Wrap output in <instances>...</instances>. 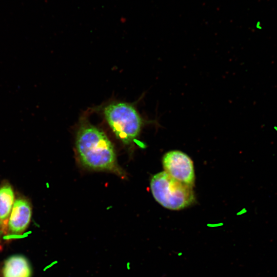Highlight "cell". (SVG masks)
<instances>
[{
  "instance_id": "7a4b0ae2",
  "label": "cell",
  "mask_w": 277,
  "mask_h": 277,
  "mask_svg": "<svg viewBox=\"0 0 277 277\" xmlns=\"http://www.w3.org/2000/svg\"><path fill=\"white\" fill-rule=\"evenodd\" d=\"M150 186L156 201L170 210L183 209L195 201L192 186L175 180L164 171L152 177Z\"/></svg>"
},
{
  "instance_id": "3957f363",
  "label": "cell",
  "mask_w": 277,
  "mask_h": 277,
  "mask_svg": "<svg viewBox=\"0 0 277 277\" xmlns=\"http://www.w3.org/2000/svg\"><path fill=\"white\" fill-rule=\"evenodd\" d=\"M104 114L116 136L123 143H131L139 134L143 121L132 105L125 103L111 104L104 108Z\"/></svg>"
},
{
  "instance_id": "277c9868",
  "label": "cell",
  "mask_w": 277,
  "mask_h": 277,
  "mask_svg": "<svg viewBox=\"0 0 277 277\" xmlns=\"http://www.w3.org/2000/svg\"><path fill=\"white\" fill-rule=\"evenodd\" d=\"M164 171L175 180L193 187L195 181L193 163L186 153L170 151L162 159Z\"/></svg>"
},
{
  "instance_id": "6da1fadb",
  "label": "cell",
  "mask_w": 277,
  "mask_h": 277,
  "mask_svg": "<svg viewBox=\"0 0 277 277\" xmlns=\"http://www.w3.org/2000/svg\"><path fill=\"white\" fill-rule=\"evenodd\" d=\"M76 148L79 159L86 167L124 175L111 142L100 129L87 122H83L78 129Z\"/></svg>"
},
{
  "instance_id": "8992f818",
  "label": "cell",
  "mask_w": 277,
  "mask_h": 277,
  "mask_svg": "<svg viewBox=\"0 0 277 277\" xmlns=\"http://www.w3.org/2000/svg\"><path fill=\"white\" fill-rule=\"evenodd\" d=\"M3 277H31L32 271L28 260L22 255H13L4 263Z\"/></svg>"
},
{
  "instance_id": "ba28073f",
  "label": "cell",
  "mask_w": 277,
  "mask_h": 277,
  "mask_svg": "<svg viewBox=\"0 0 277 277\" xmlns=\"http://www.w3.org/2000/svg\"><path fill=\"white\" fill-rule=\"evenodd\" d=\"M182 254H183V253H182V252H179V253H177V255H178L179 256H180L182 255Z\"/></svg>"
},
{
  "instance_id": "5b68a950",
  "label": "cell",
  "mask_w": 277,
  "mask_h": 277,
  "mask_svg": "<svg viewBox=\"0 0 277 277\" xmlns=\"http://www.w3.org/2000/svg\"><path fill=\"white\" fill-rule=\"evenodd\" d=\"M31 216V208L28 202L19 199L14 202L8 222L10 231L16 234L24 232L28 227Z\"/></svg>"
},
{
  "instance_id": "9c48e42d",
  "label": "cell",
  "mask_w": 277,
  "mask_h": 277,
  "mask_svg": "<svg viewBox=\"0 0 277 277\" xmlns=\"http://www.w3.org/2000/svg\"><path fill=\"white\" fill-rule=\"evenodd\" d=\"M1 220H0V227H1Z\"/></svg>"
},
{
  "instance_id": "52a82bcc",
  "label": "cell",
  "mask_w": 277,
  "mask_h": 277,
  "mask_svg": "<svg viewBox=\"0 0 277 277\" xmlns=\"http://www.w3.org/2000/svg\"><path fill=\"white\" fill-rule=\"evenodd\" d=\"M14 195L10 186L5 185L0 188V220L5 221L10 215L14 204Z\"/></svg>"
}]
</instances>
